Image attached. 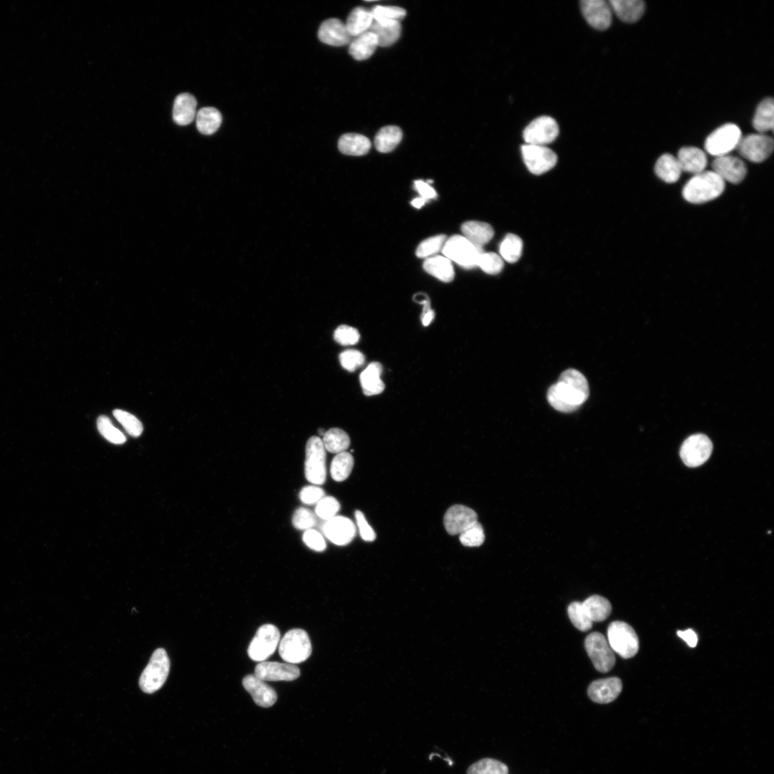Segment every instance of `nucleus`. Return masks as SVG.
<instances>
[{"mask_svg":"<svg viewBox=\"0 0 774 774\" xmlns=\"http://www.w3.org/2000/svg\"><path fill=\"white\" fill-rule=\"evenodd\" d=\"M589 396V383L586 377L576 369L564 371L557 383L549 390V404L562 413L577 411Z\"/></svg>","mask_w":774,"mask_h":774,"instance_id":"f257e3e1","label":"nucleus"},{"mask_svg":"<svg viewBox=\"0 0 774 774\" xmlns=\"http://www.w3.org/2000/svg\"><path fill=\"white\" fill-rule=\"evenodd\" d=\"M725 182L713 171L696 175L683 190L684 199L693 204H703L718 198L725 190Z\"/></svg>","mask_w":774,"mask_h":774,"instance_id":"f03ea898","label":"nucleus"},{"mask_svg":"<svg viewBox=\"0 0 774 774\" xmlns=\"http://www.w3.org/2000/svg\"><path fill=\"white\" fill-rule=\"evenodd\" d=\"M312 646L308 633L304 629L289 631L279 643V654L287 664H301L311 656Z\"/></svg>","mask_w":774,"mask_h":774,"instance_id":"7ed1b4c3","label":"nucleus"},{"mask_svg":"<svg viewBox=\"0 0 774 774\" xmlns=\"http://www.w3.org/2000/svg\"><path fill=\"white\" fill-rule=\"evenodd\" d=\"M610 648L624 659L634 657L639 649V638L634 629L627 623L612 622L607 629Z\"/></svg>","mask_w":774,"mask_h":774,"instance_id":"20e7f679","label":"nucleus"},{"mask_svg":"<svg viewBox=\"0 0 774 774\" xmlns=\"http://www.w3.org/2000/svg\"><path fill=\"white\" fill-rule=\"evenodd\" d=\"M442 252L445 257L465 269L478 267L483 247H477L464 236L454 235L446 240Z\"/></svg>","mask_w":774,"mask_h":774,"instance_id":"39448f33","label":"nucleus"},{"mask_svg":"<svg viewBox=\"0 0 774 774\" xmlns=\"http://www.w3.org/2000/svg\"><path fill=\"white\" fill-rule=\"evenodd\" d=\"M170 671V661L166 651H155L140 679V686L146 693L152 694L162 688Z\"/></svg>","mask_w":774,"mask_h":774,"instance_id":"423d86ee","label":"nucleus"},{"mask_svg":"<svg viewBox=\"0 0 774 774\" xmlns=\"http://www.w3.org/2000/svg\"><path fill=\"white\" fill-rule=\"evenodd\" d=\"M281 641V633L274 624H265L257 629L251 641L247 654L255 662H264L276 652Z\"/></svg>","mask_w":774,"mask_h":774,"instance_id":"0eeeda50","label":"nucleus"},{"mask_svg":"<svg viewBox=\"0 0 774 774\" xmlns=\"http://www.w3.org/2000/svg\"><path fill=\"white\" fill-rule=\"evenodd\" d=\"M742 138L741 128L737 125L726 123L708 137L705 143L706 151L716 158L728 155L737 149Z\"/></svg>","mask_w":774,"mask_h":774,"instance_id":"6e6552de","label":"nucleus"},{"mask_svg":"<svg viewBox=\"0 0 774 774\" xmlns=\"http://www.w3.org/2000/svg\"><path fill=\"white\" fill-rule=\"evenodd\" d=\"M326 453L322 440L311 437L306 448L305 475L309 482L321 485L326 480Z\"/></svg>","mask_w":774,"mask_h":774,"instance_id":"1a4fd4ad","label":"nucleus"},{"mask_svg":"<svg viewBox=\"0 0 774 774\" xmlns=\"http://www.w3.org/2000/svg\"><path fill=\"white\" fill-rule=\"evenodd\" d=\"M585 649L596 670L602 674L612 671L616 659L605 636L599 632H593L585 639Z\"/></svg>","mask_w":774,"mask_h":774,"instance_id":"9d476101","label":"nucleus"},{"mask_svg":"<svg viewBox=\"0 0 774 774\" xmlns=\"http://www.w3.org/2000/svg\"><path fill=\"white\" fill-rule=\"evenodd\" d=\"M559 134L557 122L550 116H541L534 120L524 131L527 145L546 146L554 143Z\"/></svg>","mask_w":774,"mask_h":774,"instance_id":"9b49d317","label":"nucleus"},{"mask_svg":"<svg viewBox=\"0 0 774 774\" xmlns=\"http://www.w3.org/2000/svg\"><path fill=\"white\" fill-rule=\"evenodd\" d=\"M773 148L772 138L764 134H753L742 138L736 150L745 160L761 163L771 155Z\"/></svg>","mask_w":774,"mask_h":774,"instance_id":"f8f14e48","label":"nucleus"},{"mask_svg":"<svg viewBox=\"0 0 774 774\" xmlns=\"http://www.w3.org/2000/svg\"><path fill=\"white\" fill-rule=\"evenodd\" d=\"M713 452V443L705 435L696 434L689 437L681 449V457L689 468H697L704 464Z\"/></svg>","mask_w":774,"mask_h":774,"instance_id":"ddd939ff","label":"nucleus"},{"mask_svg":"<svg viewBox=\"0 0 774 774\" xmlns=\"http://www.w3.org/2000/svg\"><path fill=\"white\" fill-rule=\"evenodd\" d=\"M522 153L527 167L535 175L547 173L557 163V155L545 146L525 145Z\"/></svg>","mask_w":774,"mask_h":774,"instance_id":"4468645a","label":"nucleus"},{"mask_svg":"<svg viewBox=\"0 0 774 774\" xmlns=\"http://www.w3.org/2000/svg\"><path fill=\"white\" fill-rule=\"evenodd\" d=\"M477 523V513L473 509L462 505L450 507L444 517L445 530L453 536L461 535Z\"/></svg>","mask_w":774,"mask_h":774,"instance_id":"2eb2a0df","label":"nucleus"},{"mask_svg":"<svg viewBox=\"0 0 774 774\" xmlns=\"http://www.w3.org/2000/svg\"><path fill=\"white\" fill-rule=\"evenodd\" d=\"M582 13L587 23L594 29L604 31L612 24V9L605 0H582Z\"/></svg>","mask_w":774,"mask_h":774,"instance_id":"dca6fc26","label":"nucleus"},{"mask_svg":"<svg viewBox=\"0 0 774 774\" xmlns=\"http://www.w3.org/2000/svg\"><path fill=\"white\" fill-rule=\"evenodd\" d=\"M325 537L337 546L350 544L356 536V527L353 522L344 516H335L325 522L322 526Z\"/></svg>","mask_w":774,"mask_h":774,"instance_id":"f3484780","label":"nucleus"},{"mask_svg":"<svg viewBox=\"0 0 774 774\" xmlns=\"http://www.w3.org/2000/svg\"><path fill=\"white\" fill-rule=\"evenodd\" d=\"M300 674V669L296 665L277 662H262L254 670V676L264 681H293Z\"/></svg>","mask_w":774,"mask_h":774,"instance_id":"a211bd4d","label":"nucleus"},{"mask_svg":"<svg viewBox=\"0 0 774 774\" xmlns=\"http://www.w3.org/2000/svg\"><path fill=\"white\" fill-rule=\"evenodd\" d=\"M713 172L725 182L739 184L747 175V167L739 158L731 155L716 158L713 162Z\"/></svg>","mask_w":774,"mask_h":774,"instance_id":"6ab92c4d","label":"nucleus"},{"mask_svg":"<svg viewBox=\"0 0 774 774\" xmlns=\"http://www.w3.org/2000/svg\"><path fill=\"white\" fill-rule=\"evenodd\" d=\"M265 682L254 675H249L242 680V685L257 706L270 708L277 703L278 696L275 690Z\"/></svg>","mask_w":774,"mask_h":774,"instance_id":"aec40b11","label":"nucleus"},{"mask_svg":"<svg viewBox=\"0 0 774 774\" xmlns=\"http://www.w3.org/2000/svg\"><path fill=\"white\" fill-rule=\"evenodd\" d=\"M621 691V681L612 677L594 681L588 688V696L594 703L607 704L615 701Z\"/></svg>","mask_w":774,"mask_h":774,"instance_id":"412c9836","label":"nucleus"},{"mask_svg":"<svg viewBox=\"0 0 774 774\" xmlns=\"http://www.w3.org/2000/svg\"><path fill=\"white\" fill-rule=\"evenodd\" d=\"M318 36L321 42L336 47L351 43L352 38L345 24L336 19L324 21L319 28Z\"/></svg>","mask_w":774,"mask_h":774,"instance_id":"4be33fe9","label":"nucleus"},{"mask_svg":"<svg viewBox=\"0 0 774 774\" xmlns=\"http://www.w3.org/2000/svg\"><path fill=\"white\" fill-rule=\"evenodd\" d=\"M677 160L682 172L695 175L704 172L708 164L706 153L694 147L682 148L678 153Z\"/></svg>","mask_w":774,"mask_h":774,"instance_id":"5701e85b","label":"nucleus"},{"mask_svg":"<svg viewBox=\"0 0 774 774\" xmlns=\"http://www.w3.org/2000/svg\"><path fill=\"white\" fill-rule=\"evenodd\" d=\"M611 9L616 16L626 24H634L643 16L645 5L641 0H610Z\"/></svg>","mask_w":774,"mask_h":774,"instance_id":"b1692460","label":"nucleus"},{"mask_svg":"<svg viewBox=\"0 0 774 774\" xmlns=\"http://www.w3.org/2000/svg\"><path fill=\"white\" fill-rule=\"evenodd\" d=\"M368 31L376 36L378 46L389 47L401 38L402 26L398 21H373Z\"/></svg>","mask_w":774,"mask_h":774,"instance_id":"393cba45","label":"nucleus"},{"mask_svg":"<svg viewBox=\"0 0 774 774\" xmlns=\"http://www.w3.org/2000/svg\"><path fill=\"white\" fill-rule=\"evenodd\" d=\"M383 371L382 366L378 362L371 363L360 375V382L363 392L366 396L381 394L385 385L381 379Z\"/></svg>","mask_w":774,"mask_h":774,"instance_id":"a878e982","label":"nucleus"},{"mask_svg":"<svg viewBox=\"0 0 774 774\" xmlns=\"http://www.w3.org/2000/svg\"><path fill=\"white\" fill-rule=\"evenodd\" d=\"M461 229L463 236L473 244L483 247L494 236L492 227L487 223L469 221L463 224Z\"/></svg>","mask_w":774,"mask_h":774,"instance_id":"bb28decb","label":"nucleus"},{"mask_svg":"<svg viewBox=\"0 0 774 774\" xmlns=\"http://www.w3.org/2000/svg\"><path fill=\"white\" fill-rule=\"evenodd\" d=\"M197 100L190 93L179 95L175 101L173 109L174 120L180 125L191 123L196 115Z\"/></svg>","mask_w":774,"mask_h":774,"instance_id":"cd10ccee","label":"nucleus"},{"mask_svg":"<svg viewBox=\"0 0 774 774\" xmlns=\"http://www.w3.org/2000/svg\"><path fill=\"white\" fill-rule=\"evenodd\" d=\"M403 138V133L400 127L396 125L383 127L375 137V148L381 153H390L400 145Z\"/></svg>","mask_w":774,"mask_h":774,"instance_id":"c85d7f7f","label":"nucleus"},{"mask_svg":"<svg viewBox=\"0 0 774 774\" xmlns=\"http://www.w3.org/2000/svg\"><path fill=\"white\" fill-rule=\"evenodd\" d=\"M424 270L440 281L449 283L454 280L455 270L452 262L445 256H433L427 258Z\"/></svg>","mask_w":774,"mask_h":774,"instance_id":"c756f323","label":"nucleus"},{"mask_svg":"<svg viewBox=\"0 0 774 774\" xmlns=\"http://www.w3.org/2000/svg\"><path fill=\"white\" fill-rule=\"evenodd\" d=\"M339 151L346 155L363 156L371 150V141L358 134H346L341 137L338 144Z\"/></svg>","mask_w":774,"mask_h":774,"instance_id":"7c9ffc66","label":"nucleus"},{"mask_svg":"<svg viewBox=\"0 0 774 774\" xmlns=\"http://www.w3.org/2000/svg\"><path fill=\"white\" fill-rule=\"evenodd\" d=\"M378 46L376 36L368 31L351 41L349 54L356 61H365L373 56Z\"/></svg>","mask_w":774,"mask_h":774,"instance_id":"2f4dec72","label":"nucleus"},{"mask_svg":"<svg viewBox=\"0 0 774 774\" xmlns=\"http://www.w3.org/2000/svg\"><path fill=\"white\" fill-rule=\"evenodd\" d=\"M373 22L371 11L358 7L351 11L345 25L349 35L356 38L368 32Z\"/></svg>","mask_w":774,"mask_h":774,"instance_id":"473e14b6","label":"nucleus"},{"mask_svg":"<svg viewBox=\"0 0 774 774\" xmlns=\"http://www.w3.org/2000/svg\"><path fill=\"white\" fill-rule=\"evenodd\" d=\"M774 123V101L772 98H767L758 105L753 119V125L759 134L772 131Z\"/></svg>","mask_w":774,"mask_h":774,"instance_id":"72a5a7b5","label":"nucleus"},{"mask_svg":"<svg viewBox=\"0 0 774 774\" xmlns=\"http://www.w3.org/2000/svg\"><path fill=\"white\" fill-rule=\"evenodd\" d=\"M582 606L585 613L592 622H601L606 620L612 611V607L609 601L599 595L589 597L582 603Z\"/></svg>","mask_w":774,"mask_h":774,"instance_id":"f704fd0d","label":"nucleus"},{"mask_svg":"<svg viewBox=\"0 0 774 774\" xmlns=\"http://www.w3.org/2000/svg\"><path fill=\"white\" fill-rule=\"evenodd\" d=\"M222 120L220 112L212 107L200 109L196 117L198 131L204 135L215 134L221 125Z\"/></svg>","mask_w":774,"mask_h":774,"instance_id":"c9c22d12","label":"nucleus"},{"mask_svg":"<svg viewBox=\"0 0 774 774\" xmlns=\"http://www.w3.org/2000/svg\"><path fill=\"white\" fill-rule=\"evenodd\" d=\"M657 176L667 183H675L680 179L682 170L676 158L672 155H662L656 162Z\"/></svg>","mask_w":774,"mask_h":774,"instance_id":"e433bc0d","label":"nucleus"},{"mask_svg":"<svg viewBox=\"0 0 774 774\" xmlns=\"http://www.w3.org/2000/svg\"><path fill=\"white\" fill-rule=\"evenodd\" d=\"M523 246V241L518 235L507 234L500 247L501 258L509 264L517 262L522 257Z\"/></svg>","mask_w":774,"mask_h":774,"instance_id":"4c0bfd02","label":"nucleus"},{"mask_svg":"<svg viewBox=\"0 0 774 774\" xmlns=\"http://www.w3.org/2000/svg\"><path fill=\"white\" fill-rule=\"evenodd\" d=\"M322 441L326 450L336 454L346 452L351 444L348 434L339 428H332L326 432Z\"/></svg>","mask_w":774,"mask_h":774,"instance_id":"58836bf2","label":"nucleus"},{"mask_svg":"<svg viewBox=\"0 0 774 774\" xmlns=\"http://www.w3.org/2000/svg\"><path fill=\"white\" fill-rule=\"evenodd\" d=\"M354 465V460L351 453L344 452L337 454L331 465L332 478L336 482L346 480L351 475Z\"/></svg>","mask_w":774,"mask_h":774,"instance_id":"ea45409f","label":"nucleus"},{"mask_svg":"<svg viewBox=\"0 0 774 774\" xmlns=\"http://www.w3.org/2000/svg\"><path fill=\"white\" fill-rule=\"evenodd\" d=\"M467 774H508V768L500 760L485 758L472 764Z\"/></svg>","mask_w":774,"mask_h":774,"instance_id":"a19ab883","label":"nucleus"},{"mask_svg":"<svg viewBox=\"0 0 774 774\" xmlns=\"http://www.w3.org/2000/svg\"><path fill=\"white\" fill-rule=\"evenodd\" d=\"M113 416L128 435L138 438L143 433L142 423L133 415L121 410H115L113 411Z\"/></svg>","mask_w":774,"mask_h":774,"instance_id":"79ce46f5","label":"nucleus"},{"mask_svg":"<svg viewBox=\"0 0 774 774\" xmlns=\"http://www.w3.org/2000/svg\"><path fill=\"white\" fill-rule=\"evenodd\" d=\"M568 614L572 624L582 631H587L592 628L593 622L585 613L582 603L574 602L568 607Z\"/></svg>","mask_w":774,"mask_h":774,"instance_id":"37998d69","label":"nucleus"},{"mask_svg":"<svg viewBox=\"0 0 774 774\" xmlns=\"http://www.w3.org/2000/svg\"><path fill=\"white\" fill-rule=\"evenodd\" d=\"M373 21L401 22L407 15L405 9L395 6H375L371 11Z\"/></svg>","mask_w":774,"mask_h":774,"instance_id":"c03bdc74","label":"nucleus"},{"mask_svg":"<svg viewBox=\"0 0 774 774\" xmlns=\"http://www.w3.org/2000/svg\"><path fill=\"white\" fill-rule=\"evenodd\" d=\"M97 427L100 435L110 443L121 445L126 440L124 435L113 425L106 416H102L98 418Z\"/></svg>","mask_w":774,"mask_h":774,"instance_id":"a18cd8bd","label":"nucleus"},{"mask_svg":"<svg viewBox=\"0 0 774 774\" xmlns=\"http://www.w3.org/2000/svg\"><path fill=\"white\" fill-rule=\"evenodd\" d=\"M447 240L445 234L430 237L422 242L418 246L416 255L420 258H429L436 254L443 248Z\"/></svg>","mask_w":774,"mask_h":774,"instance_id":"49530a36","label":"nucleus"},{"mask_svg":"<svg viewBox=\"0 0 774 774\" xmlns=\"http://www.w3.org/2000/svg\"><path fill=\"white\" fill-rule=\"evenodd\" d=\"M504 267L500 256L494 252H483L478 260V267L485 274L497 275L500 274Z\"/></svg>","mask_w":774,"mask_h":774,"instance_id":"de8ad7c7","label":"nucleus"},{"mask_svg":"<svg viewBox=\"0 0 774 774\" xmlns=\"http://www.w3.org/2000/svg\"><path fill=\"white\" fill-rule=\"evenodd\" d=\"M340 508V503L335 497L325 496L316 504L315 513L318 517L326 522L335 517Z\"/></svg>","mask_w":774,"mask_h":774,"instance_id":"09e8293b","label":"nucleus"},{"mask_svg":"<svg viewBox=\"0 0 774 774\" xmlns=\"http://www.w3.org/2000/svg\"><path fill=\"white\" fill-rule=\"evenodd\" d=\"M293 525L301 531L312 530L317 525L316 514L308 508L301 507L294 514Z\"/></svg>","mask_w":774,"mask_h":774,"instance_id":"8fccbe9b","label":"nucleus"},{"mask_svg":"<svg viewBox=\"0 0 774 774\" xmlns=\"http://www.w3.org/2000/svg\"><path fill=\"white\" fill-rule=\"evenodd\" d=\"M460 535V541L465 547H478L485 541L483 528L478 522Z\"/></svg>","mask_w":774,"mask_h":774,"instance_id":"3c124183","label":"nucleus"},{"mask_svg":"<svg viewBox=\"0 0 774 774\" xmlns=\"http://www.w3.org/2000/svg\"><path fill=\"white\" fill-rule=\"evenodd\" d=\"M339 360L344 368L353 372L364 363L365 357L359 351L349 349L340 354Z\"/></svg>","mask_w":774,"mask_h":774,"instance_id":"603ef678","label":"nucleus"},{"mask_svg":"<svg viewBox=\"0 0 774 774\" xmlns=\"http://www.w3.org/2000/svg\"><path fill=\"white\" fill-rule=\"evenodd\" d=\"M335 341L343 346L354 345L360 339L357 329L346 325L339 326L334 332Z\"/></svg>","mask_w":774,"mask_h":774,"instance_id":"864d4df0","label":"nucleus"},{"mask_svg":"<svg viewBox=\"0 0 774 774\" xmlns=\"http://www.w3.org/2000/svg\"><path fill=\"white\" fill-rule=\"evenodd\" d=\"M324 497L325 491L317 485L306 486L299 494L301 501L306 505L317 504Z\"/></svg>","mask_w":774,"mask_h":774,"instance_id":"5fc2aeb1","label":"nucleus"},{"mask_svg":"<svg viewBox=\"0 0 774 774\" xmlns=\"http://www.w3.org/2000/svg\"><path fill=\"white\" fill-rule=\"evenodd\" d=\"M304 544L311 549L321 552L326 549V543L320 532L314 530L306 531L303 536Z\"/></svg>","mask_w":774,"mask_h":774,"instance_id":"6e6d98bb","label":"nucleus"},{"mask_svg":"<svg viewBox=\"0 0 774 774\" xmlns=\"http://www.w3.org/2000/svg\"><path fill=\"white\" fill-rule=\"evenodd\" d=\"M355 515L360 535L363 540L367 542H372L375 541L376 537V534L373 530L366 522L363 513L360 510H356L355 512Z\"/></svg>","mask_w":774,"mask_h":774,"instance_id":"4d7b16f0","label":"nucleus"},{"mask_svg":"<svg viewBox=\"0 0 774 774\" xmlns=\"http://www.w3.org/2000/svg\"><path fill=\"white\" fill-rule=\"evenodd\" d=\"M415 187L421 195V197L427 200L435 199L438 196L435 190L428 182L422 180L416 181Z\"/></svg>","mask_w":774,"mask_h":774,"instance_id":"13d9d810","label":"nucleus"},{"mask_svg":"<svg viewBox=\"0 0 774 774\" xmlns=\"http://www.w3.org/2000/svg\"><path fill=\"white\" fill-rule=\"evenodd\" d=\"M678 635L686 641L691 648L694 649L697 646L698 639L696 633L693 629L678 631Z\"/></svg>","mask_w":774,"mask_h":774,"instance_id":"bf43d9fd","label":"nucleus"},{"mask_svg":"<svg viewBox=\"0 0 774 774\" xmlns=\"http://www.w3.org/2000/svg\"><path fill=\"white\" fill-rule=\"evenodd\" d=\"M435 313L433 310L430 309L426 313L423 314L422 323L424 326H428L433 319H435Z\"/></svg>","mask_w":774,"mask_h":774,"instance_id":"052dcab7","label":"nucleus"},{"mask_svg":"<svg viewBox=\"0 0 774 774\" xmlns=\"http://www.w3.org/2000/svg\"><path fill=\"white\" fill-rule=\"evenodd\" d=\"M428 200H425V199H424L423 197H420V198H416V199L413 200L412 201L411 204L416 208L420 209L423 206H424L428 202Z\"/></svg>","mask_w":774,"mask_h":774,"instance_id":"680f3d73","label":"nucleus"}]
</instances>
